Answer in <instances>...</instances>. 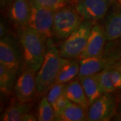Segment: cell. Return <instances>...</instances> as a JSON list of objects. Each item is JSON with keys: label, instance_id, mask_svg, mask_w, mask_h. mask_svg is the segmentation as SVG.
Returning <instances> with one entry per match:
<instances>
[{"label": "cell", "instance_id": "cell-1", "mask_svg": "<svg viewBox=\"0 0 121 121\" xmlns=\"http://www.w3.org/2000/svg\"><path fill=\"white\" fill-rule=\"evenodd\" d=\"M17 38L23 53V67L38 71L43 63L47 38L28 26L17 27Z\"/></svg>", "mask_w": 121, "mask_h": 121}, {"label": "cell", "instance_id": "cell-2", "mask_svg": "<svg viewBox=\"0 0 121 121\" xmlns=\"http://www.w3.org/2000/svg\"><path fill=\"white\" fill-rule=\"evenodd\" d=\"M66 59L60 55L52 38L47 39V48L40 68L36 72V88L39 96L44 95L56 82L57 75Z\"/></svg>", "mask_w": 121, "mask_h": 121}, {"label": "cell", "instance_id": "cell-3", "mask_svg": "<svg viewBox=\"0 0 121 121\" xmlns=\"http://www.w3.org/2000/svg\"><path fill=\"white\" fill-rule=\"evenodd\" d=\"M121 58V39L108 41L99 55L79 60L78 78L91 75L114 65Z\"/></svg>", "mask_w": 121, "mask_h": 121}, {"label": "cell", "instance_id": "cell-4", "mask_svg": "<svg viewBox=\"0 0 121 121\" xmlns=\"http://www.w3.org/2000/svg\"><path fill=\"white\" fill-rule=\"evenodd\" d=\"M84 19L72 5H67L55 12L52 24V37L65 40L84 22Z\"/></svg>", "mask_w": 121, "mask_h": 121}, {"label": "cell", "instance_id": "cell-5", "mask_svg": "<svg viewBox=\"0 0 121 121\" xmlns=\"http://www.w3.org/2000/svg\"><path fill=\"white\" fill-rule=\"evenodd\" d=\"M94 22L85 20L75 31L63 40L59 46V51L64 59H78L86 47Z\"/></svg>", "mask_w": 121, "mask_h": 121}, {"label": "cell", "instance_id": "cell-6", "mask_svg": "<svg viewBox=\"0 0 121 121\" xmlns=\"http://www.w3.org/2000/svg\"><path fill=\"white\" fill-rule=\"evenodd\" d=\"M0 64L19 72L23 66V53L16 36L9 33L0 40Z\"/></svg>", "mask_w": 121, "mask_h": 121}, {"label": "cell", "instance_id": "cell-7", "mask_svg": "<svg viewBox=\"0 0 121 121\" xmlns=\"http://www.w3.org/2000/svg\"><path fill=\"white\" fill-rule=\"evenodd\" d=\"M112 93H104L90 104L87 110V121H108L112 119L117 109V99Z\"/></svg>", "mask_w": 121, "mask_h": 121}, {"label": "cell", "instance_id": "cell-8", "mask_svg": "<svg viewBox=\"0 0 121 121\" xmlns=\"http://www.w3.org/2000/svg\"><path fill=\"white\" fill-rule=\"evenodd\" d=\"M31 16L28 26L39 32L47 39L52 38V28L55 11L30 0Z\"/></svg>", "mask_w": 121, "mask_h": 121}, {"label": "cell", "instance_id": "cell-9", "mask_svg": "<svg viewBox=\"0 0 121 121\" xmlns=\"http://www.w3.org/2000/svg\"><path fill=\"white\" fill-rule=\"evenodd\" d=\"M110 4L109 0H75L73 5L84 20L95 23L105 17Z\"/></svg>", "mask_w": 121, "mask_h": 121}, {"label": "cell", "instance_id": "cell-10", "mask_svg": "<svg viewBox=\"0 0 121 121\" xmlns=\"http://www.w3.org/2000/svg\"><path fill=\"white\" fill-rule=\"evenodd\" d=\"M36 71L24 67L16 80L14 87V94L16 99L22 102H30L37 94Z\"/></svg>", "mask_w": 121, "mask_h": 121}, {"label": "cell", "instance_id": "cell-11", "mask_svg": "<svg viewBox=\"0 0 121 121\" xmlns=\"http://www.w3.org/2000/svg\"><path fill=\"white\" fill-rule=\"evenodd\" d=\"M107 43L104 26L99 23H94L87 40L86 47L78 59L99 55L104 51Z\"/></svg>", "mask_w": 121, "mask_h": 121}, {"label": "cell", "instance_id": "cell-12", "mask_svg": "<svg viewBox=\"0 0 121 121\" xmlns=\"http://www.w3.org/2000/svg\"><path fill=\"white\" fill-rule=\"evenodd\" d=\"M5 12L9 19L17 27L27 26L31 16L30 0H15Z\"/></svg>", "mask_w": 121, "mask_h": 121}, {"label": "cell", "instance_id": "cell-13", "mask_svg": "<svg viewBox=\"0 0 121 121\" xmlns=\"http://www.w3.org/2000/svg\"><path fill=\"white\" fill-rule=\"evenodd\" d=\"M65 95L71 102L81 106L86 111L90 104L78 78L66 83Z\"/></svg>", "mask_w": 121, "mask_h": 121}, {"label": "cell", "instance_id": "cell-14", "mask_svg": "<svg viewBox=\"0 0 121 121\" xmlns=\"http://www.w3.org/2000/svg\"><path fill=\"white\" fill-rule=\"evenodd\" d=\"M104 29L107 42L121 39V7L106 16Z\"/></svg>", "mask_w": 121, "mask_h": 121}, {"label": "cell", "instance_id": "cell-15", "mask_svg": "<svg viewBox=\"0 0 121 121\" xmlns=\"http://www.w3.org/2000/svg\"><path fill=\"white\" fill-rule=\"evenodd\" d=\"M31 104L29 102H22L17 99L5 109L1 116V121H21L22 117L29 112L31 110Z\"/></svg>", "mask_w": 121, "mask_h": 121}, {"label": "cell", "instance_id": "cell-16", "mask_svg": "<svg viewBox=\"0 0 121 121\" xmlns=\"http://www.w3.org/2000/svg\"><path fill=\"white\" fill-rule=\"evenodd\" d=\"M82 85L90 104L94 102L104 93L100 87L96 74L78 78Z\"/></svg>", "mask_w": 121, "mask_h": 121}, {"label": "cell", "instance_id": "cell-17", "mask_svg": "<svg viewBox=\"0 0 121 121\" xmlns=\"http://www.w3.org/2000/svg\"><path fill=\"white\" fill-rule=\"evenodd\" d=\"M78 59H65L56 79V83H67L78 76L80 68L79 60Z\"/></svg>", "mask_w": 121, "mask_h": 121}, {"label": "cell", "instance_id": "cell-18", "mask_svg": "<svg viewBox=\"0 0 121 121\" xmlns=\"http://www.w3.org/2000/svg\"><path fill=\"white\" fill-rule=\"evenodd\" d=\"M57 121H85L87 111L81 106L71 102L67 107L55 117Z\"/></svg>", "mask_w": 121, "mask_h": 121}, {"label": "cell", "instance_id": "cell-19", "mask_svg": "<svg viewBox=\"0 0 121 121\" xmlns=\"http://www.w3.org/2000/svg\"><path fill=\"white\" fill-rule=\"evenodd\" d=\"M18 71L0 64V90L1 93L9 94L14 90Z\"/></svg>", "mask_w": 121, "mask_h": 121}, {"label": "cell", "instance_id": "cell-20", "mask_svg": "<svg viewBox=\"0 0 121 121\" xmlns=\"http://www.w3.org/2000/svg\"><path fill=\"white\" fill-rule=\"evenodd\" d=\"M37 119L39 121H55V113L47 96H43L40 102Z\"/></svg>", "mask_w": 121, "mask_h": 121}, {"label": "cell", "instance_id": "cell-21", "mask_svg": "<svg viewBox=\"0 0 121 121\" xmlns=\"http://www.w3.org/2000/svg\"><path fill=\"white\" fill-rule=\"evenodd\" d=\"M110 68L111 67H107L95 73L103 93H110L116 91L111 79Z\"/></svg>", "mask_w": 121, "mask_h": 121}, {"label": "cell", "instance_id": "cell-22", "mask_svg": "<svg viewBox=\"0 0 121 121\" xmlns=\"http://www.w3.org/2000/svg\"><path fill=\"white\" fill-rule=\"evenodd\" d=\"M65 85L66 83L55 82L48 91L47 97L52 106L55 104L56 100L59 97L65 95Z\"/></svg>", "mask_w": 121, "mask_h": 121}, {"label": "cell", "instance_id": "cell-23", "mask_svg": "<svg viewBox=\"0 0 121 121\" xmlns=\"http://www.w3.org/2000/svg\"><path fill=\"white\" fill-rule=\"evenodd\" d=\"M36 3L45 8L56 11L67 5L73 4L75 0H35Z\"/></svg>", "mask_w": 121, "mask_h": 121}, {"label": "cell", "instance_id": "cell-24", "mask_svg": "<svg viewBox=\"0 0 121 121\" xmlns=\"http://www.w3.org/2000/svg\"><path fill=\"white\" fill-rule=\"evenodd\" d=\"M70 102L71 101L65 95H61L60 97H59L56 100L55 104L52 106L55 110V117L59 113L61 112Z\"/></svg>", "mask_w": 121, "mask_h": 121}, {"label": "cell", "instance_id": "cell-25", "mask_svg": "<svg viewBox=\"0 0 121 121\" xmlns=\"http://www.w3.org/2000/svg\"><path fill=\"white\" fill-rule=\"evenodd\" d=\"M110 75L112 82L113 86L115 90H121V72L115 68L114 66H112L110 68Z\"/></svg>", "mask_w": 121, "mask_h": 121}, {"label": "cell", "instance_id": "cell-26", "mask_svg": "<svg viewBox=\"0 0 121 121\" xmlns=\"http://www.w3.org/2000/svg\"><path fill=\"white\" fill-rule=\"evenodd\" d=\"M9 28L8 24L4 20H1L0 22V38H3L5 35L9 34Z\"/></svg>", "mask_w": 121, "mask_h": 121}, {"label": "cell", "instance_id": "cell-27", "mask_svg": "<svg viewBox=\"0 0 121 121\" xmlns=\"http://www.w3.org/2000/svg\"><path fill=\"white\" fill-rule=\"evenodd\" d=\"M15 0H0V8L1 11L5 12L9 7L12 4Z\"/></svg>", "mask_w": 121, "mask_h": 121}, {"label": "cell", "instance_id": "cell-28", "mask_svg": "<svg viewBox=\"0 0 121 121\" xmlns=\"http://www.w3.org/2000/svg\"><path fill=\"white\" fill-rule=\"evenodd\" d=\"M38 121L37 117L35 115L31 114V113H26L25 114L22 118V121Z\"/></svg>", "mask_w": 121, "mask_h": 121}, {"label": "cell", "instance_id": "cell-29", "mask_svg": "<svg viewBox=\"0 0 121 121\" xmlns=\"http://www.w3.org/2000/svg\"><path fill=\"white\" fill-rule=\"evenodd\" d=\"M112 121H121V104L117 107V111L112 119Z\"/></svg>", "mask_w": 121, "mask_h": 121}, {"label": "cell", "instance_id": "cell-30", "mask_svg": "<svg viewBox=\"0 0 121 121\" xmlns=\"http://www.w3.org/2000/svg\"><path fill=\"white\" fill-rule=\"evenodd\" d=\"M115 68H117V69H118L121 72V58L119 59V60H118L117 62H116L114 65H113Z\"/></svg>", "mask_w": 121, "mask_h": 121}, {"label": "cell", "instance_id": "cell-31", "mask_svg": "<svg viewBox=\"0 0 121 121\" xmlns=\"http://www.w3.org/2000/svg\"><path fill=\"white\" fill-rule=\"evenodd\" d=\"M109 1H110L111 2V4H112L113 2H115L116 1H118V0H109Z\"/></svg>", "mask_w": 121, "mask_h": 121}, {"label": "cell", "instance_id": "cell-32", "mask_svg": "<svg viewBox=\"0 0 121 121\" xmlns=\"http://www.w3.org/2000/svg\"><path fill=\"white\" fill-rule=\"evenodd\" d=\"M120 99H121V95H120Z\"/></svg>", "mask_w": 121, "mask_h": 121}, {"label": "cell", "instance_id": "cell-33", "mask_svg": "<svg viewBox=\"0 0 121 121\" xmlns=\"http://www.w3.org/2000/svg\"><path fill=\"white\" fill-rule=\"evenodd\" d=\"M118 1H119V2H120V1H121V0H118Z\"/></svg>", "mask_w": 121, "mask_h": 121}, {"label": "cell", "instance_id": "cell-34", "mask_svg": "<svg viewBox=\"0 0 121 121\" xmlns=\"http://www.w3.org/2000/svg\"><path fill=\"white\" fill-rule=\"evenodd\" d=\"M119 3H120V4H121V1H120Z\"/></svg>", "mask_w": 121, "mask_h": 121}]
</instances>
